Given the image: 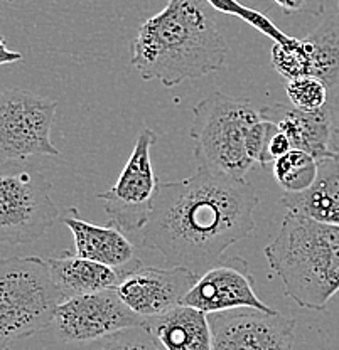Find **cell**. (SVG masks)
<instances>
[{
	"label": "cell",
	"instance_id": "8",
	"mask_svg": "<svg viewBox=\"0 0 339 350\" xmlns=\"http://www.w3.org/2000/svg\"><path fill=\"white\" fill-rule=\"evenodd\" d=\"M158 142V135L151 129H142L138 133L132 155L120 172L118 180L107 191L98 192L103 202L108 224L122 232L136 234L145 228L151 217L155 194L160 182L152 169L151 148Z\"/></svg>",
	"mask_w": 339,
	"mask_h": 350
},
{
	"label": "cell",
	"instance_id": "29",
	"mask_svg": "<svg viewBox=\"0 0 339 350\" xmlns=\"http://www.w3.org/2000/svg\"><path fill=\"white\" fill-rule=\"evenodd\" d=\"M338 12H339V0H338Z\"/></svg>",
	"mask_w": 339,
	"mask_h": 350
},
{
	"label": "cell",
	"instance_id": "10",
	"mask_svg": "<svg viewBox=\"0 0 339 350\" xmlns=\"http://www.w3.org/2000/svg\"><path fill=\"white\" fill-rule=\"evenodd\" d=\"M213 350H292L295 320L280 312L238 308L208 315Z\"/></svg>",
	"mask_w": 339,
	"mask_h": 350
},
{
	"label": "cell",
	"instance_id": "26",
	"mask_svg": "<svg viewBox=\"0 0 339 350\" xmlns=\"http://www.w3.org/2000/svg\"><path fill=\"white\" fill-rule=\"evenodd\" d=\"M329 118H331V148L339 155V94L329 98Z\"/></svg>",
	"mask_w": 339,
	"mask_h": 350
},
{
	"label": "cell",
	"instance_id": "17",
	"mask_svg": "<svg viewBox=\"0 0 339 350\" xmlns=\"http://www.w3.org/2000/svg\"><path fill=\"white\" fill-rule=\"evenodd\" d=\"M47 265L53 275V282L60 290L63 300L116 288L122 276V273L110 266L85 260L71 253L51 256Z\"/></svg>",
	"mask_w": 339,
	"mask_h": 350
},
{
	"label": "cell",
	"instance_id": "4",
	"mask_svg": "<svg viewBox=\"0 0 339 350\" xmlns=\"http://www.w3.org/2000/svg\"><path fill=\"white\" fill-rule=\"evenodd\" d=\"M260 108L250 100L214 91L192 109L189 135L196 162H204L236 180H247L255 167L249 153V133L260 122Z\"/></svg>",
	"mask_w": 339,
	"mask_h": 350
},
{
	"label": "cell",
	"instance_id": "1",
	"mask_svg": "<svg viewBox=\"0 0 339 350\" xmlns=\"http://www.w3.org/2000/svg\"><path fill=\"white\" fill-rule=\"evenodd\" d=\"M258 204L249 180L198 162L191 177L159 184L140 246L159 251L171 266L203 276L253 231Z\"/></svg>",
	"mask_w": 339,
	"mask_h": 350
},
{
	"label": "cell",
	"instance_id": "27",
	"mask_svg": "<svg viewBox=\"0 0 339 350\" xmlns=\"http://www.w3.org/2000/svg\"><path fill=\"white\" fill-rule=\"evenodd\" d=\"M21 59H23V54L17 53V51L9 49L5 44V39H3V36L0 34V66L19 63Z\"/></svg>",
	"mask_w": 339,
	"mask_h": 350
},
{
	"label": "cell",
	"instance_id": "18",
	"mask_svg": "<svg viewBox=\"0 0 339 350\" xmlns=\"http://www.w3.org/2000/svg\"><path fill=\"white\" fill-rule=\"evenodd\" d=\"M311 76L329 90V98L339 94V12L327 14L304 39Z\"/></svg>",
	"mask_w": 339,
	"mask_h": 350
},
{
	"label": "cell",
	"instance_id": "25",
	"mask_svg": "<svg viewBox=\"0 0 339 350\" xmlns=\"http://www.w3.org/2000/svg\"><path fill=\"white\" fill-rule=\"evenodd\" d=\"M289 150H292V144H290V140L287 138V135L279 130L273 135L271 144H268L267 147V163H273L277 159L286 155Z\"/></svg>",
	"mask_w": 339,
	"mask_h": 350
},
{
	"label": "cell",
	"instance_id": "5",
	"mask_svg": "<svg viewBox=\"0 0 339 350\" xmlns=\"http://www.w3.org/2000/svg\"><path fill=\"white\" fill-rule=\"evenodd\" d=\"M47 260L12 256L0 260V350L54 325L63 304Z\"/></svg>",
	"mask_w": 339,
	"mask_h": 350
},
{
	"label": "cell",
	"instance_id": "16",
	"mask_svg": "<svg viewBox=\"0 0 339 350\" xmlns=\"http://www.w3.org/2000/svg\"><path fill=\"white\" fill-rule=\"evenodd\" d=\"M317 163L319 169L314 184L302 192H286L280 202L287 213L339 226V155Z\"/></svg>",
	"mask_w": 339,
	"mask_h": 350
},
{
	"label": "cell",
	"instance_id": "22",
	"mask_svg": "<svg viewBox=\"0 0 339 350\" xmlns=\"http://www.w3.org/2000/svg\"><path fill=\"white\" fill-rule=\"evenodd\" d=\"M206 3H210L211 7H214L216 10L229 14V16H236L245 22H249L251 27H255L257 31H260L262 34L272 38V41L275 44H289L294 41V38L286 36L282 31L277 29V25L272 21H268L264 14L257 12V10H251L249 7L242 5L238 0H204Z\"/></svg>",
	"mask_w": 339,
	"mask_h": 350
},
{
	"label": "cell",
	"instance_id": "30",
	"mask_svg": "<svg viewBox=\"0 0 339 350\" xmlns=\"http://www.w3.org/2000/svg\"><path fill=\"white\" fill-rule=\"evenodd\" d=\"M3 350H10V349H3Z\"/></svg>",
	"mask_w": 339,
	"mask_h": 350
},
{
	"label": "cell",
	"instance_id": "7",
	"mask_svg": "<svg viewBox=\"0 0 339 350\" xmlns=\"http://www.w3.org/2000/svg\"><path fill=\"white\" fill-rule=\"evenodd\" d=\"M56 107V101L21 88L0 91V163L60 155L51 142Z\"/></svg>",
	"mask_w": 339,
	"mask_h": 350
},
{
	"label": "cell",
	"instance_id": "19",
	"mask_svg": "<svg viewBox=\"0 0 339 350\" xmlns=\"http://www.w3.org/2000/svg\"><path fill=\"white\" fill-rule=\"evenodd\" d=\"M273 177L289 194L302 192L314 184L319 163L309 153L292 148L272 163Z\"/></svg>",
	"mask_w": 339,
	"mask_h": 350
},
{
	"label": "cell",
	"instance_id": "24",
	"mask_svg": "<svg viewBox=\"0 0 339 350\" xmlns=\"http://www.w3.org/2000/svg\"><path fill=\"white\" fill-rule=\"evenodd\" d=\"M286 14H309L323 16L326 12V0H273Z\"/></svg>",
	"mask_w": 339,
	"mask_h": 350
},
{
	"label": "cell",
	"instance_id": "28",
	"mask_svg": "<svg viewBox=\"0 0 339 350\" xmlns=\"http://www.w3.org/2000/svg\"><path fill=\"white\" fill-rule=\"evenodd\" d=\"M3 2H12V0H3Z\"/></svg>",
	"mask_w": 339,
	"mask_h": 350
},
{
	"label": "cell",
	"instance_id": "6",
	"mask_svg": "<svg viewBox=\"0 0 339 350\" xmlns=\"http://www.w3.org/2000/svg\"><path fill=\"white\" fill-rule=\"evenodd\" d=\"M51 189L46 175L25 160L0 163V243L31 244L60 221Z\"/></svg>",
	"mask_w": 339,
	"mask_h": 350
},
{
	"label": "cell",
	"instance_id": "15",
	"mask_svg": "<svg viewBox=\"0 0 339 350\" xmlns=\"http://www.w3.org/2000/svg\"><path fill=\"white\" fill-rule=\"evenodd\" d=\"M164 350H213L206 313L179 305L164 315L147 319L145 327Z\"/></svg>",
	"mask_w": 339,
	"mask_h": 350
},
{
	"label": "cell",
	"instance_id": "21",
	"mask_svg": "<svg viewBox=\"0 0 339 350\" xmlns=\"http://www.w3.org/2000/svg\"><path fill=\"white\" fill-rule=\"evenodd\" d=\"M272 66L286 81L311 76L309 71V54L302 39H295L289 44H273L271 53Z\"/></svg>",
	"mask_w": 339,
	"mask_h": 350
},
{
	"label": "cell",
	"instance_id": "14",
	"mask_svg": "<svg viewBox=\"0 0 339 350\" xmlns=\"http://www.w3.org/2000/svg\"><path fill=\"white\" fill-rule=\"evenodd\" d=\"M262 118L275 123L292 144V148L302 150L319 160L338 157L331 148L329 108L319 111H302L286 103L262 105Z\"/></svg>",
	"mask_w": 339,
	"mask_h": 350
},
{
	"label": "cell",
	"instance_id": "23",
	"mask_svg": "<svg viewBox=\"0 0 339 350\" xmlns=\"http://www.w3.org/2000/svg\"><path fill=\"white\" fill-rule=\"evenodd\" d=\"M101 350H164L147 328H127L103 338Z\"/></svg>",
	"mask_w": 339,
	"mask_h": 350
},
{
	"label": "cell",
	"instance_id": "11",
	"mask_svg": "<svg viewBox=\"0 0 339 350\" xmlns=\"http://www.w3.org/2000/svg\"><path fill=\"white\" fill-rule=\"evenodd\" d=\"M199 276L184 266H134L120 276L116 291L132 312L144 319L164 315L182 305Z\"/></svg>",
	"mask_w": 339,
	"mask_h": 350
},
{
	"label": "cell",
	"instance_id": "9",
	"mask_svg": "<svg viewBox=\"0 0 339 350\" xmlns=\"http://www.w3.org/2000/svg\"><path fill=\"white\" fill-rule=\"evenodd\" d=\"M145 323L147 319L123 304L116 288L64 300L54 319L58 335L68 344L101 340L127 328L145 327Z\"/></svg>",
	"mask_w": 339,
	"mask_h": 350
},
{
	"label": "cell",
	"instance_id": "13",
	"mask_svg": "<svg viewBox=\"0 0 339 350\" xmlns=\"http://www.w3.org/2000/svg\"><path fill=\"white\" fill-rule=\"evenodd\" d=\"M60 221L68 226L75 238V247L79 258L97 261L123 273L140 265L136 256V247L130 239L115 226H97L79 217L76 207L64 211Z\"/></svg>",
	"mask_w": 339,
	"mask_h": 350
},
{
	"label": "cell",
	"instance_id": "12",
	"mask_svg": "<svg viewBox=\"0 0 339 350\" xmlns=\"http://www.w3.org/2000/svg\"><path fill=\"white\" fill-rule=\"evenodd\" d=\"M182 305L199 310L206 315L238 308L273 312V308L264 304L255 293L249 262L240 256L225 258L220 265L199 276L182 300Z\"/></svg>",
	"mask_w": 339,
	"mask_h": 350
},
{
	"label": "cell",
	"instance_id": "20",
	"mask_svg": "<svg viewBox=\"0 0 339 350\" xmlns=\"http://www.w3.org/2000/svg\"><path fill=\"white\" fill-rule=\"evenodd\" d=\"M292 107L302 111H319L329 103V90L316 76H299L286 83Z\"/></svg>",
	"mask_w": 339,
	"mask_h": 350
},
{
	"label": "cell",
	"instance_id": "2",
	"mask_svg": "<svg viewBox=\"0 0 339 350\" xmlns=\"http://www.w3.org/2000/svg\"><path fill=\"white\" fill-rule=\"evenodd\" d=\"M228 51L223 32L201 0H167L138 27L130 63L145 81L173 88L218 71Z\"/></svg>",
	"mask_w": 339,
	"mask_h": 350
},
{
	"label": "cell",
	"instance_id": "3",
	"mask_svg": "<svg viewBox=\"0 0 339 350\" xmlns=\"http://www.w3.org/2000/svg\"><path fill=\"white\" fill-rule=\"evenodd\" d=\"M264 254L301 308L324 310L339 291V226L287 213Z\"/></svg>",
	"mask_w": 339,
	"mask_h": 350
}]
</instances>
